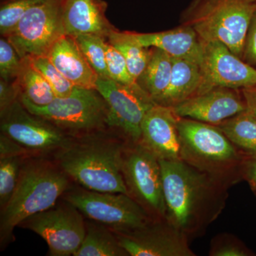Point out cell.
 Returning a JSON list of instances; mask_svg holds the SVG:
<instances>
[{
	"instance_id": "603a6c76",
	"label": "cell",
	"mask_w": 256,
	"mask_h": 256,
	"mask_svg": "<svg viewBox=\"0 0 256 256\" xmlns=\"http://www.w3.org/2000/svg\"><path fill=\"white\" fill-rule=\"evenodd\" d=\"M22 60L21 70L15 79L20 89V98L40 107L48 105L56 98L53 89L42 74L32 65L30 58Z\"/></svg>"
},
{
	"instance_id": "d6986e66",
	"label": "cell",
	"mask_w": 256,
	"mask_h": 256,
	"mask_svg": "<svg viewBox=\"0 0 256 256\" xmlns=\"http://www.w3.org/2000/svg\"><path fill=\"white\" fill-rule=\"evenodd\" d=\"M46 56L74 86L96 89L98 76L82 54L75 37L62 35Z\"/></svg>"
},
{
	"instance_id": "30bf717a",
	"label": "cell",
	"mask_w": 256,
	"mask_h": 256,
	"mask_svg": "<svg viewBox=\"0 0 256 256\" xmlns=\"http://www.w3.org/2000/svg\"><path fill=\"white\" fill-rule=\"evenodd\" d=\"M82 212L68 202L32 216L20 224L42 237L48 256H74L85 238L86 226Z\"/></svg>"
},
{
	"instance_id": "74e56055",
	"label": "cell",
	"mask_w": 256,
	"mask_h": 256,
	"mask_svg": "<svg viewBox=\"0 0 256 256\" xmlns=\"http://www.w3.org/2000/svg\"><path fill=\"white\" fill-rule=\"evenodd\" d=\"M252 2H254L255 3V4H256V0H252Z\"/></svg>"
},
{
	"instance_id": "9a60e30c",
	"label": "cell",
	"mask_w": 256,
	"mask_h": 256,
	"mask_svg": "<svg viewBox=\"0 0 256 256\" xmlns=\"http://www.w3.org/2000/svg\"><path fill=\"white\" fill-rule=\"evenodd\" d=\"M175 114L217 126L247 109L240 90L216 87L197 94L172 108Z\"/></svg>"
},
{
	"instance_id": "d6a6232c",
	"label": "cell",
	"mask_w": 256,
	"mask_h": 256,
	"mask_svg": "<svg viewBox=\"0 0 256 256\" xmlns=\"http://www.w3.org/2000/svg\"><path fill=\"white\" fill-rule=\"evenodd\" d=\"M20 98V89L15 80L0 78V112L8 108Z\"/></svg>"
},
{
	"instance_id": "5b68a950",
	"label": "cell",
	"mask_w": 256,
	"mask_h": 256,
	"mask_svg": "<svg viewBox=\"0 0 256 256\" xmlns=\"http://www.w3.org/2000/svg\"><path fill=\"white\" fill-rule=\"evenodd\" d=\"M256 12L252 0H194L185 12L183 24L191 26L202 41L222 42L242 58Z\"/></svg>"
},
{
	"instance_id": "4dcf8cb0",
	"label": "cell",
	"mask_w": 256,
	"mask_h": 256,
	"mask_svg": "<svg viewBox=\"0 0 256 256\" xmlns=\"http://www.w3.org/2000/svg\"><path fill=\"white\" fill-rule=\"evenodd\" d=\"M106 62L110 78L130 86L139 85L130 73L126 60L120 52L108 41L106 42Z\"/></svg>"
},
{
	"instance_id": "484cf974",
	"label": "cell",
	"mask_w": 256,
	"mask_h": 256,
	"mask_svg": "<svg viewBox=\"0 0 256 256\" xmlns=\"http://www.w3.org/2000/svg\"><path fill=\"white\" fill-rule=\"evenodd\" d=\"M79 48L99 78H110L106 62V38L99 35L80 34L75 36Z\"/></svg>"
},
{
	"instance_id": "8d00e7d4",
	"label": "cell",
	"mask_w": 256,
	"mask_h": 256,
	"mask_svg": "<svg viewBox=\"0 0 256 256\" xmlns=\"http://www.w3.org/2000/svg\"><path fill=\"white\" fill-rule=\"evenodd\" d=\"M248 110L256 118V85L240 90Z\"/></svg>"
},
{
	"instance_id": "ac0fdd59",
	"label": "cell",
	"mask_w": 256,
	"mask_h": 256,
	"mask_svg": "<svg viewBox=\"0 0 256 256\" xmlns=\"http://www.w3.org/2000/svg\"><path fill=\"white\" fill-rule=\"evenodd\" d=\"M133 36L146 48H158L173 58L192 60L201 65L204 46L201 38L188 25L156 33H137Z\"/></svg>"
},
{
	"instance_id": "2e32d148",
	"label": "cell",
	"mask_w": 256,
	"mask_h": 256,
	"mask_svg": "<svg viewBox=\"0 0 256 256\" xmlns=\"http://www.w3.org/2000/svg\"><path fill=\"white\" fill-rule=\"evenodd\" d=\"M178 118L172 108L153 106L143 119L140 143L159 160L180 159Z\"/></svg>"
},
{
	"instance_id": "4fadbf2b",
	"label": "cell",
	"mask_w": 256,
	"mask_h": 256,
	"mask_svg": "<svg viewBox=\"0 0 256 256\" xmlns=\"http://www.w3.org/2000/svg\"><path fill=\"white\" fill-rule=\"evenodd\" d=\"M114 234L128 256H196L190 248L188 237L166 220H152L132 232Z\"/></svg>"
},
{
	"instance_id": "8fae6325",
	"label": "cell",
	"mask_w": 256,
	"mask_h": 256,
	"mask_svg": "<svg viewBox=\"0 0 256 256\" xmlns=\"http://www.w3.org/2000/svg\"><path fill=\"white\" fill-rule=\"evenodd\" d=\"M96 90L110 109L109 127L118 130L128 143H139L141 126L148 111L156 105L140 85H124L110 78H99Z\"/></svg>"
},
{
	"instance_id": "f546056e",
	"label": "cell",
	"mask_w": 256,
	"mask_h": 256,
	"mask_svg": "<svg viewBox=\"0 0 256 256\" xmlns=\"http://www.w3.org/2000/svg\"><path fill=\"white\" fill-rule=\"evenodd\" d=\"M208 256H252L254 254L238 237L232 234L223 233L212 238Z\"/></svg>"
},
{
	"instance_id": "cb8c5ba5",
	"label": "cell",
	"mask_w": 256,
	"mask_h": 256,
	"mask_svg": "<svg viewBox=\"0 0 256 256\" xmlns=\"http://www.w3.org/2000/svg\"><path fill=\"white\" fill-rule=\"evenodd\" d=\"M216 126L244 154L256 156V118L248 109Z\"/></svg>"
},
{
	"instance_id": "836d02e7",
	"label": "cell",
	"mask_w": 256,
	"mask_h": 256,
	"mask_svg": "<svg viewBox=\"0 0 256 256\" xmlns=\"http://www.w3.org/2000/svg\"><path fill=\"white\" fill-rule=\"evenodd\" d=\"M242 58L250 66H256V12L248 30Z\"/></svg>"
},
{
	"instance_id": "7402d4cb",
	"label": "cell",
	"mask_w": 256,
	"mask_h": 256,
	"mask_svg": "<svg viewBox=\"0 0 256 256\" xmlns=\"http://www.w3.org/2000/svg\"><path fill=\"white\" fill-rule=\"evenodd\" d=\"M86 232L74 256H127L114 232L98 222H86Z\"/></svg>"
},
{
	"instance_id": "1f68e13d",
	"label": "cell",
	"mask_w": 256,
	"mask_h": 256,
	"mask_svg": "<svg viewBox=\"0 0 256 256\" xmlns=\"http://www.w3.org/2000/svg\"><path fill=\"white\" fill-rule=\"evenodd\" d=\"M23 60L4 36L0 38V78L14 80L22 66Z\"/></svg>"
},
{
	"instance_id": "d590c367",
	"label": "cell",
	"mask_w": 256,
	"mask_h": 256,
	"mask_svg": "<svg viewBox=\"0 0 256 256\" xmlns=\"http://www.w3.org/2000/svg\"><path fill=\"white\" fill-rule=\"evenodd\" d=\"M242 178L256 194V156L246 158L242 164Z\"/></svg>"
},
{
	"instance_id": "7c38bea8",
	"label": "cell",
	"mask_w": 256,
	"mask_h": 256,
	"mask_svg": "<svg viewBox=\"0 0 256 256\" xmlns=\"http://www.w3.org/2000/svg\"><path fill=\"white\" fill-rule=\"evenodd\" d=\"M0 128L1 132L32 150H60L72 141L60 128L30 112L20 99L0 112Z\"/></svg>"
},
{
	"instance_id": "ba28073f",
	"label": "cell",
	"mask_w": 256,
	"mask_h": 256,
	"mask_svg": "<svg viewBox=\"0 0 256 256\" xmlns=\"http://www.w3.org/2000/svg\"><path fill=\"white\" fill-rule=\"evenodd\" d=\"M65 200L88 218L106 226L114 233H126L152 220L136 200L122 193L86 190L70 192Z\"/></svg>"
},
{
	"instance_id": "44dd1931",
	"label": "cell",
	"mask_w": 256,
	"mask_h": 256,
	"mask_svg": "<svg viewBox=\"0 0 256 256\" xmlns=\"http://www.w3.org/2000/svg\"><path fill=\"white\" fill-rule=\"evenodd\" d=\"M173 58L162 50L151 48V56L138 84L154 104L169 86L172 72Z\"/></svg>"
},
{
	"instance_id": "ffe728a7",
	"label": "cell",
	"mask_w": 256,
	"mask_h": 256,
	"mask_svg": "<svg viewBox=\"0 0 256 256\" xmlns=\"http://www.w3.org/2000/svg\"><path fill=\"white\" fill-rule=\"evenodd\" d=\"M202 84L203 75L200 64L192 60L173 58L169 86L156 104L174 108L201 94Z\"/></svg>"
},
{
	"instance_id": "e0dca14e",
	"label": "cell",
	"mask_w": 256,
	"mask_h": 256,
	"mask_svg": "<svg viewBox=\"0 0 256 256\" xmlns=\"http://www.w3.org/2000/svg\"><path fill=\"white\" fill-rule=\"evenodd\" d=\"M62 20L66 34L105 37L116 30L106 16L108 4L104 0H62Z\"/></svg>"
},
{
	"instance_id": "6da1fadb",
	"label": "cell",
	"mask_w": 256,
	"mask_h": 256,
	"mask_svg": "<svg viewBox=\"0 0 256 256\" xmlns=\"http://www.w3.org/2000/svg\"><path fill=\"white\" fill-rule=\"evenodd\" d=\"M159 161L166 220L190 240L202 236L226 208L230 186L182 160Z\"/></svg>"
},
{
	"instance_id": "d4e9b609",
	"label": "cell",
	"mask_w": 256,
	"mask_h": 256,
	"mask_svg": "<svg viewBox=\"0 0 256 256\" xmlns=\"http://www.w3.org/2000/svg\"><path fill=\"white\" fill-rule=\"evenodd\" d=\"M106 40L124 56L130 73L138 82L150 58L151 48L141 45L132 32H120L117 28L111 32Z\"/></svg>"
},
{
	"instance_id": "8992f818",
	"label": "cell",
	"mask_w": 256,
	"mask_h": 256,
	"mask_svg": "<svg viewBox=\"0 0 256 256\" xmlns=\"http://www.w3.org/2000/svg\"><path fill=\"white\" fill-rule=\"evenodd\" d=\"M20 100L32 114L50 121L67 134H92L110 128V109L96 89L75 87L70 95L56 97L43 107Z\"/></svg>"
},
{
	"instance_id": "3957f363",
	"label": "cell",
	"mask_w": 256,
	"mask_h": 256,
	"mask_svg": "<svg viewBox=\"0 0 256 256\" xmlns=\"http://www.w3.org/2000/svg\"><path fill=\"white\" fill-rule=\"evenodd\" d=\"M180 159L232 188L242 181L248 156L242 152L217 126L178 118Z\"/></svg>"
},
{
	"instance_id": "9c48e42d",
	"label": "cell",
	"mask_w": 256,
	"mask_h": 256,
	"mask_svg": "<svg viewBox=\"0 0 256 256\" xmlns=\"http://www.w3.org/2000/svg\"><path fill=\"white\" fill-rule=\"evenodd\" d=\"M64 34L62 0H45L30 8L4 37L26 58L46 56Z\"/></svg>"
},
{
	"instance_id": "e575fe53",
	"label": "cell",
	"mask_w": 256,
	"mask_h": 256,
	"mask_svg": "<svg viewBox=\"0 0 256 256\" xmlns=\"http://www.w3.org/2000/svg\"><path fill=\"white\" fill-rule=\"evenodd\" d=\"M26 148L18 144L14 140L1 132L0 134V158L9 156H22Z\"/></svg>"
},
{
	"instance_id": "4316f807",
	"label": "cell",
	"mask_w": 256,
	"mask_h": 256,
	"mask_svg": "<svg viewBox=\"0 0 256 256\" xmlns=\"http://www.w3.org/2000/svg\"><path fill=\"white\" fill-rule=\"evenodd\" d=\"M28 58L32 65L50 84L56 97H66L72 94L75 86L60 73L46 56Z\"/></svg>"
},
{
	"instance_id": "83f0119b",
	"label": "cell",
	"mask_w": 256,
	"mask_h": 256,
	"mask_svg": "<svg viewBox=\"0 0 256 256\" xmlns=\"http://www.w3.org/2000/svg\"><path fill=\"white\" fill-rule=\"evenodd\" d=\"M20 156L0 158V207L6 206L14 193L20 173Z\"/></svg>"
},
{
	"instance_id": "52a82bcc",
	"label": "cell",
	"mask_w": 256,
	"mask_h": 256,
	"mask_svg": "<svg viewBox=\"0 0 256 256\" xmlns=\"http://www.w3.org/2000/svg\"><path fill=\"white\" fill-rule=\"evenodd\" d=\"M122 172L130 196L152 220H166L159 159L141 143H128L124 148Z\"/></svg>"
},
{
	"instance_id": "5bb4252c",
	"label": "cell",
	"mask_w": 256,
	"mask_h": 256,
	"mask_svg": "<svg viewBox=\"0 0 256 256\" xmlns=\"http://www.w3.org/2000/svg\"><path fill=\"white\" fill-rule=\"evenodd\" d=\"M202 92L216 87L242 90L256 85V68L220 42H204ZM201 92V94H202Z\"/></svg>"
},
{
	"instance_id": "f1b7e54d",
	"label": "cell",
	"mask_w": 256,
	"mask_h": 256,
	"mask_svg": "<svg viewBox=\"0 0 256 256\" xmlns=\"http://www.w3.org/2000/svg\"><path fill=\"white\" fill-rule=\"evenodd\" d=\"M45 0H1L0 34L6 36L30 8Z\"/></svg>"
},
{
	"instance_id": "f35d334b",
	"label": "cell",
	"mask_w": 256,
	"mask_h": 256,
	"mask_svg": "<svg viewBox=\"0 0 256 256\" xmlns=\"http://www.w3.org/2000/svg\"><path fill=\"white\" fill-rule=\"evenodd\" d=\"M255 195H256V194H255Z\"/></svg>"
},
{
	"instance_id": "277c9868",
	"label": "cell",
	"mask_w": 256,
	"mask_h": 256,
	"mask_svg": "<svg viewBox=\"0 0 256 256\" xmlns=\"http://www.w3.org/2000/svg\"><path fill=\"white\" fill-rule=\"evenodd\" d=\"M62 169L44 162L28 163L22 168L18 186L1 210V244L10 242L13 232L24 220L55 206L68 186Z\"/></svg>"
},
{
	"instance_id": "7a4b0ae2",
	"label": "cell",
	"mask_w": 256,
	"mask_h": 256,
	"mask_svg": "<svg viewBox=\"0 0 256 256\" xmlns=\"http://www.w3.org/2000/svg\"><path fill=\"white\" fill-rule=\"evenodd\" d=\"M124 144L102 138L72 140L57 159L67 176L90 191L129 195L122 175Z\"/></svg>"
}]
</instances>
